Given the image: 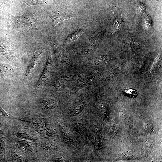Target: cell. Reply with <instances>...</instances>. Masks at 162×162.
<instances>
[{
  "mask_svg": "<svg viewBox=\"0 0 162 162\" xmlns=\"http://www.w3.org/2000/svg\"><path fill=\"white\" fill-rule=\"evenodd\" d=\"M9 16L13 28L24 35L33 34L38 30L39 21L35 15L30 14L15 16L10 14Z\"/></svg>",
  "mask_w": 162,
  "mask_h": 162,
  "instance_id": "obj_1",
  "label": "cell"
},
{
  "mask_svg": "<svg viewBox=\"0 0 162 162\" xmlns=\"http://www.w3.org/2000/svg\"><path fill=\"white\" fill-rule=\"evenodd\" d=\"M49 43L54 52L58 63H64L74 68L75 64L69 57L67 52L63 49L57 41L56 38L52 34L48 35Z\"/></svg>",
  "mask_w": 162,
  "mask_h": 162,
  "instance_id": "obj_2",
  "label": "cell"
},
{
  "mask_svg": "<svg viewBox=\"0 0 162 162\" xmlns=\"http://www.w3.org/2000/svg\"><path fill=\"white\" fill-rule=\"evenodd\" d=\"M54 68L51 53L50 51L45 66L40 78L34 86V89H39L45 84L47 80L53 74Z\"/></svg>",
  "mask_w": 162,
  "mask_h": 162,
  "instance_id": "obj_3",
  "label": "cell"
},
{
  "mask_svg": "<svg viewBox=\"0 0 162 162\" xmlns=\"http://www.w3.org/2000/svg\"><path fill=\"white\" fill-rule=\"evenodd\" d=\"M52 22V27H54L58 23L65 20H70L74 17V13L68 10L57 9L50 11L48 13Z\"/></svg>",
  "mask_w": 162,
  "mask_h": 162,
  "instance_id": "obj_4",
  "label": "cell"
},
{
  "mask_svg": "<svg viewBox=\"0 0 162 162\" xmlns=\"http://www.w3.org/2000/svg\"><path fill=\"white\" fill-rule=\"evenodd\" d=\"M93 78L92 74L89 73L80 75L70 88V92L75 94L83 88L88 86L92 82Z\"/></svg>",
  "mask_w": 162,
  "mask_h": 162,
  "instance_id": "obj_5",
  "label": "cell"
},
{
  "mask_svg": "<svg viewBox=\"0 0 162 162\" xmlns=\"http://www.w3.org/2000/svg\"><path fill=\"white\" fill-rule=\"evenodd\" d=\"M0 55L10 61H14L17 56L8 41L0 35Z\"/></svg>",
  "mask_w": 162,
  "mask_h": 162,
  "instance_id": "obj_6",
  "label": "cell"
},
{
  "mask_svg": "<svg viewBox=\"0 0 162 162\" xmlns=\"http://www.w3.org/2000/svg\"><path fill=\"white\" fill-rule=\"evenodd\" d=\"M42 54V51L40 49L34 51L26 70L24 79L28 80L35 70Z\"/></svg>",
  "mask_w": 162,
  "mask_h": 162,
  "instance_id": "obj_7",
  "label": "cell"
},
{
  "mask_svg": "<svg viewBox=\"0 0 162 162\" xmlns=\"http://www.w3.org/2000/svg\"><path fill=\"white\" fill-rule=\"evenodd\" d=\"M24 70L8 64L0 62V77H7L18 75Z\"/></svg>",
  "mask_w": 162,
  "mask_h": 162,
  "instance_id": "obj_8",
  "label": "cell"
},
{
  "mask_svg": "<svg viewBox=\"0 0 162 162\" xmlns=\"http://www.w3.org/2000/svg\"><path fill=\"white\" fill-rule=\"evenodd\" d=\"M86 104V101L83 99L76 101L71 108L70 112L71 115L73 116L78 115L83 110Z\"/></svg>",
  "mask_w": 162,
  "mask_h": 162,
  "instance_id": "obj_9",
  "label": "cell"
},
{
  "mask_svg": "<svg viewBox=\"0 0 162 162\" xmlns=\"http://www.w3.org/2000/svg\"><path fill=\"white\" fill-rule=\"evenodd\" d=\"M70 78L68 76L58 75L55 78L52 82V85L57 88L63 86L70 80Z\"/></svg>",
  "mask_w": 162,
  "mask_h": 162,
  "instance_id": "obj_10",
  "label": "cell"
},
{
  "mask_svg": "<svg viewBox=\"0 0 162 162\" xmlns=\"http://www.w3.org/2000/svg\"><path fill=\"white\" fill-rule=\"evenodd\" d=\"M94 38L91 37L89 40L86 41L82 49V54L84 58L88 60L91 53L92 48L93 46V41Z\"/></svg>",
  "mask_w": 162,
  "mask_h": 162,
  "instance_id": "obj_11",
  "label": "cell"
},
{
  "mask_svg": "<svg viewBox=\"0 0 162 162\" xmlns=\"http://www.w3.org/2000/svg\"><path fill=\"white\" fill-rule=\"evenodd\" d=\"M42 102L44 106L49 109H55L58 104L57 100L55 98L51 97H47L44 98Z\"/></svg>",
  "mask_w": 162,
  "mask_h": 162,
  "instance_id": "obj_12",
  "label": "cell"
},
{
  "mask_svg": "<svg viewBox=\"0 0 162 162\" xmlns=\"http://www.w3.org/2000/svg\"><path fill=\"white\" fill-rule=\"evenodd\" d=\"M86 28L78 29L69 34L67 37L66 41L67 43L75 42L80 36L84 32Z\"/></svg>",
  "mask_w": 162,
  "mask_h": 162,
  "instance_id": "obj_13",
  "label": "cell"
},
{
  "mask_svg": "<svg viewBox=\"0 0 162 162\" xmlns=\"http://www.w3.org/2000/svg\"><path fill=\"white\" fill-rule=\"evenodd\" d=\"M124 25V22L122 19L121 16L118 15L115 18L112 25L111 34L115 31L122 29Z\"/></svg>",
  "mask_w": 162,
  "mask_h": 162,
  "instance_id": "obj_14",
  "label": "cell"
},
{
  "mask_svg": "<svg viewBox=\"0 0 162 162\" xmlns=\"http://www.w3.org/2000/svg\"><path fill=\"white\" fill-rule=\"evenodd\" d=\"M49 0H27L25 2V7L33 5H38L47 3Z\"/></svg>",
  "mask_w": 162,
  "mask_h": 162,
  "instance_id": "obj_15",
  "label": "cell"
},
{
  "mask_svg": "<svg viewBox=\"0 0 162 162\" xmlns=\"http://www.w3.org/2000/svg\"><path fill=\"white\" fill-rule=\"evenodd\" d=\"M122 91L127 95L131 97H136L138 94L137 91L134 89L125 88L122 89Z\"/></svg>",
  "mask_w": 162,
  "mask_h": 162,
  "instance_id": "obj_16",
  "label": "cell"
},
{
  "mask_svg": "<svg viewBox=\"0 0 162 162\" xmlns=\"http://www.w3.org/2000/svg\"><path fill=\"white\" fill-rule=\"evenodd\" d=\"M34 126L40 133L44 134L45 130V126L43 122H36L34 124Z\"/></svg>",
  "mask_w": 162,
  "mask_h": 162,
  "instance_id": "obj_17",
  "label": "cell"
},
{
  "mask_svg": "<svg viewBox=\"0 0 162 162\" xmlns=\"http://www.w3.org/2000/svg\"><path fill=\"white\" fill-rule=\"evenodd\" d=\"M45 130L47 135L52 136L55 134V131L50 124L46 123L45 124Z\"/></svg>",
  "mask_w": 162,
  "mask_h": 162,
  "instance_id": "obj_18",
  "label": "cell"
},
{
  "mask_svg": "<svg viewBox=\"0 0 162 162\" xmlns=\"http://www.w3.org/2000/svg\"><path fill=\"white\" fill-rule=\"evenodd\" d=\"M13 154L15 157L20 160H25L26 159L25 157L22 154L16 150L14 151Z\"/></svg>",
  "mask_w": 162,
  "mask_h": 162,
  "instance_id": "obj_19",
  "label": "cell"
},
{
  "mask_svg": "<svg viewBox=\"0 0 162 162\" xmlns=\"http://www.w3.org/2000/svg\"><path fill=\"white\" fill-rule=\"evenodd\" d=\"M0 116H1L6 117H14L11 116L9 114H8L5 112L4 110L2 109V107L0 106Z\"/></svg>",
  "mask_w": 162,
  "mask_h": 162,
  "instance_id": "obj_20",
  "label": "cell"
},
{
  "mask_svg": "<svg viewBox=\"0 0 162 162\" xmlns=\"http://www.w3.org/2000/svg\"><path fill=\"white\" fill-rule=\"evenodd\" d=\"M9 0H0V3L6 2H8Z\"/></svg>",
  "mask_w": 162,
  "mask_h": 162,
  "instance_id": "obj_21",
  "label": "cell"
},
{
  "mask_svg": "<svg viewBox=\"0 0 162 162\" xmlns=\"http://www.w3.org/2000/svg\"><path fill=\"white\" fill-rule=\"evenodd\" d=\"M1 4L2 3H0V14L1 13V10L2 8V4Z\"/></svg>",
  "mask_w": 162,
  "mask_h": 162,
  "instance_id": "obj_22",
  "label": "cell"
}]
</instances>
